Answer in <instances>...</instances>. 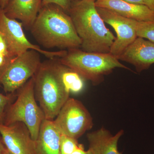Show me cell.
<instances>
[{
    "mask_svg": "<svg viewBox=\"0 0 154 154\" xmlns=\"http://www.w3.org/2000/svg\"><path fill=\"white\" fill-rule=\"evenodd\" d=\"M30 30L36 41L45 48L67 50L81 48L82 41L71 18L56 4L42 5Z\"/></svg>",
    "mask_w": 154,
    "mask_h": 154,
    "instance_id": "obj_1",
    "label": "cell"
},
{
    "mask_svg": "<svg viewBox=\"0 0 154 154\" xmlns=\"http://www.w3.org/2000/svg\"><path fill=\"white\" fill-rule=\"evenodd\" d=\"M81 41L88 52L108 53L116 37L108 28L92 0L72 1L67 12Z\"/></svg>",
    "mask_w": 154,
    "mask_h": 154,
    "instance_id": "obj_2",
    "label": "cell"
},
{
    "mask_svg": "<svg viewBox=\"0 0 154 154\" xmlns=\"http://www.w3.org/2000/svg\"><path fill=\"white\" fill-rule=\"evenodd\" d=\"M59 57L42 62L33 76L36 101L44 112L45 119L53 120L69 98L62 79L64 66Z\"/></svg>",
    "mask_w": 154,
    "mask_h": 154,
    "instance_id": "obj_3",
    "label": "cell"
},
{
    "mask_svg": "<svg viewBox=\"0 0 154 154\" xmlns=\"http://www.w3.org/2000/svg\"><path fill=\"white\" fill-rule=\"evenodd\" d=\"M61 63L76 72L83 79L94 85L103 82L104 76L119 68L130 70L122 63L117 57L108 53L88 52L79 48L67 50L66 54L59 58Z\"/></svg>",
    "mask_w": 154,
    "mask_h": 154,
    "instance_id": "obj_4",
    "label": "cell"
},
{
    "mask_svg": "<svg viewBox=\"0 0 154 154\" xmlns=\"http://www.w3.org/2000/svg\"><path fill=\"white\" fill-rule=\"evenodd\" d=\"M17 92L16 101L6 109L2 123L7 125L17 122L24 123L29 129L31 137L36 141L45 116L36 102L33 77Z\"/></svg>",
    "mask_w": 154,
    "mask_h": 154,
    "instance_id": "obj_5",
    "label": "cell"
},
{
    "mask_svg": "<svg viewBox=\"0 0 154 154\" xmlns=\"http://www.w3.org/2000/svg\"><path fill=\"white\" fill-rule=\"evenodd\" d=\"M39 54L28 50L11 60L0 75V84L6 93L14 94L34 76L42 63Z\"/></svg>",
    "mask_w": 154,
    "mask_h": 154,
    "instance_id": "obj_6",
    "label": "cell"
},
{
    "mask_svg": "<svg viewBox=\"0 0 154 154\" xmlns=\"http://www.w3.org/2000/svg\"><path fill=\"white\" fill-rule=\"evenodd\" d=\"M53 122L61 134L77 140L94 126L93 118L85 106L70 97Z\"/></svg>",
    "mask_w": 154,
    "mask_h": 154,
    "instance_id": "obj_7",
    "label": "cell"
},
{
    "mask_svg": "<svg viewBox=\"0 0 154 154\" xmlns=\"http://www.w3.org/2000/svg\"><path fill=\"white\" fill-rule=\"evenodd\" d=\"M21 22L7 17L4 10L0 8V32L5 39L9 51L14 57L20 55L28 50H34L49 59L61 57L67 50L50 51L42 49L33 44L27 38Z\"/></svg>",
    "mask_w": 154,
    "mask_h": 154,
    "instance_id": "obj_8",
    "label": "cell"
},
{
    "mask_svg": "<svg viewBox=\"0 0 154 154\" xmlns=\"http://www.w3.org/2000/svg\"><path fill=\"white\" fill-rule=\"evenodd\" d=\"M96 8L104 22L112 26L117 34L110 53L118 57L137 38L136 21L122 17L107 9Z\"/></svg>",
    "mask_w": 154,
    "mask_h": 154,
    "instance_id": "obj_9",
    "label": "cell"
},
{
    "mask_svg": "<svg viewBox=\"0 0 154 154\" xmlns=\"http://www.w3.org/2000/svg\"><path fill=\"white\" fill-rule=\"evenodd\" d=\"M0 134L6 148L12 154H37L36 142L24 123L7 125L0 122Z\"/></svg>",
    "mask_w": 154,
    "mask_h": 154,
    "instance_id": "obj_10",
    "label": "cell"
},
{
    "mask_svg": "<svg viewBox=\"0 0 154 154\" xmlns=\"http://www.w3.org/2000/svg\"><path fill=\"white\" fill-rule=\"evenodd\" d=\"M117 58L119 60L131 64L138 72H141L154 63V42L137 37Z\"/></svg>",
    "mask_w": 154,
    "mask_h": 154,
    "instance_id": "obj_11",
    "label": "cell"
},
{
    "mask_svg": "<svg viewBox=\"0 0 154 154\" xmlns=\"http://www.w3.org/2000/svg\"><path fill=\"white\" fill-rule=\"evenodd\" d=\"M96 7L110 10L122 17L137 22L154 21V11L145 5L122 0H97Z\"/></svg>",
    "mask_w": 154,
    "mask_h": 154,
    "instance_id": "obj_12",
    "label": "cell"
},
{
    "mask_svg": "<svg viewBox=\"0 0 154 154\" xmlns=\"http://www.w3.org/2000/svg\"><path fill=\"white\" fill-rule=\"evenodd\" d=\"M43 0H10L4 10L6 16L19 20L30 30L42 7Z\"/></svg>",
    "mask_w": 154,
    "mask_h": 154,
    "instance_id": "obj_13",
    "label": "cell"
},
{
    "mask_svg": "<svg viewBox=\"0 0 154 154\" xmlns=\"http://www.w3.org/2000/svg\"><path fill=\"white\" fill-rule=\"evenodd\" d=\"M124 134L121 130L112 134L105 128L89 133L87 134L89 149L91 154H122L119 151V140Z\"/></svg>",
    "mask_w": 154,
    "mask_h": 154,
    "instance_id": "obj_14",
    "label": "cell"
},
{
    "mask_svg": "<svg viewBox=\"0 0 154 154\" xmlns=\"http://www.w3.org/2000/svg\"><path fill=\"white\" fill-rule=\"evenodd\" d=\"M61 134L53 120L45 119L35 141L37 154H61Z\"/></svg>",
    "mask_w": 154,
    "mask_h": 154,
    "instance_id": "obj_15",
    "label": "cell"
},
{
    "mask_svg": "<svg viewBox=\"0 0 154 154\" xmlns=\"http://www.w3.org/2000/svg\"><path fill=\"white\" fill-rule=\"evenodd\" d=\"M62 79L65 87L69 93L78 94L84 89V79L76 72L65 66Z\"/></svg>",
    "mask_w": 154,
    "mask_h": 154,
    "instance_id": "obj_16",
    "label": "cell"
},
{
    "mask_svg": "<svg viewBox=\"0 0 154 154\" xmlns=\"http://www.w3.org/2000/svg\"><path fill=\"white\" fill-rule=\"evenodd\" d=\"M137 37H141L154 42V21L135 22Z\"/></svg>",
    "mask_w": 154,
    "mask_h": 154,
    "instance_id": "obj_17",
    "label": "cell"
},
{
    "mask_svg": "<svg viewBox=\"0 0 154 154\" xmlns=\"http://www.w3.org/2000/svg\"><path fill=\"white\" fill-rule=\"evenodd\" d=\"M15 57L10 52L5 39L0 32V75L11 60Z\"/></svg>",
    "mask_w": 154,
    "mask_h": 154,
    "instance_id": "obj_18",
    "label": "cell"
},
{
    "mask_svg": "<svg viewBox=\"0 0 154 154\" xmlns=\"http://www.w3.org/2000/svg\"><path fill=\"white\" fill-rule=\"evenodd\" d=\"M78 140L66 135L61 134L60 150L61 154H71L80 145Z\"/></svg>",
    "mask_w": 154,
    "mask_h": 154,
    "instance_id": "obj_19",
    "label": "cell"
},
{
    "mask_svg": "<svg viewBox=\"0 0 154 154\" xmlns=\"http://www.w3.org/2000/svg\"><path fill=\"white\" fill-rule=\"evenodd\" d=\"M10 96H5L0 93V122H2L7 107L11 100Z\"/></svg>",
    "mask_w": 154,
    "mask_h": 154,
    "instance_id": "obj_20",
    "label": "cell"
},
{
    "mask_svg": "<svg viewBox=\"0 0 154 154\" xmlns=\"http://www.w3.org/2000/svg\"><path fill=\"white\" fill-rule=\"evenodd\" d=\"M72 0H43L42 5L54 4L60 6L67 13L71 5Z\"/></svg>",
    "mask_w": 154,
    "mask_h": 154,
    "instance_id": "obj_21",
    "label": "cell"
},
{
    "mask_svg": "<svg viewBox=\"0 0 154 154\" xmlns=\"http://www.w3.org/2000/svg\"><path fill=\"white\" fill-rule=\"evenodd\" d=\"M71 154H91V153L89 149L87 151L85 150L83 145L80 144Z\"/></svg>",
    "mask_w": 154,
    "mask_h": 154,
    "instance_id": "obj_22",
    "label": "cell"
},
{
    "mask_svg": "<svg viewBox=\"0 0 154 154\" xmlns=\"http://www.w3.org/2000/svg\"><path fill=\"white\" fill-rule=\"evenodd\" d=\"M128 2L146 5V0H122Z\"/></svg>",
    "mask_w": 154,
    "mask_h": 154,
    "instance_id": "obj_23",
    "label": "cell"
},
{
    "mask_svg": "<svg viewBox=\"0 0 154 154\" xmlns=\"http://www.w3.org/2000/svg\"><path fill=\"white\" fill-rule=\"evenodd\" d=\"M146 5L154 11V0H146Z\"/></svg>",
    "mask_w": 154,
    "mask_h": 154,
    "instance_id": "obj_24",
    "label": "cell"
},
{
    "mask_svg": "<svg viewBox=\"0 0 154 154\" xmlns=\"http://www.w3.org/2000/svg\"><path fill=\"white\" fill-rule=\"evenodd\" d=\"M6 148L2 139V137H0V154H3Z\"/></svg>",
    "mask_w": 154,
    "mask_h": 154,
    "instance_id": "obj_25",
    "label": "cell"
},
{
    "mask_svg": "<svg viewBox=\"0 0 154 154\" xmlns=\"http://www.w3.org/2000/svg\"><path fill=\"white\" fill-rule=\"evenodd\" d=\"M10 0H0V8L4 9L8 4Z\"/></svg>",
    "mask_w": 154,
    "mask_h": 154,
    "instance_id": "obj_26",
    "label": "cell"
},
{
    "mask_svg": "<svg viewBox=\"0 0 154 154\" xmlns=\"http://www.w3.org/2000/svg\"><path fill=\"white\" fill-rule=\"evenodd\" d=\"M3 154H12L7 149V148H6L4 152V153Z\"/></svg>",
    "mask_w": 154,
    "mask_h": 154,
    "instance_id": "obj_27",
    "label": "cell"
},
{
    "mask_svg": "<svg viewBox=\"0 0 154 154\" xmlns=\"http://www.w3.org/2000/svg\"><path fill=\"white\" fill-rule=\"evenodd\" d=\"M72 1H79V0H72ZM92 1H94L96 2V1H97V0H92Z\"/></svg>",
    "mask_w": 154,
    "mask_h": 154,
    "instance_id": "obj_28",
    "label": "cell"
}]
</instances>
